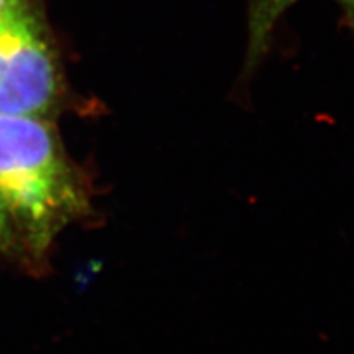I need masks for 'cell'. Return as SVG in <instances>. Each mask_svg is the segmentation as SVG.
I'll list each match as a JSON object with an SVG mask.
<instances>
[{
    "instance_id": "1",
    "label": "cell",
    "mask_w": 354,
    "mask_h": 354,
    "mask_svg": "<svg viewBox=\"0 0 354 354\" xmlns=\"http://www.w3.org/2000/svg\"><path fill=\"white\" fill-rule=\"evenodd\" d=\"M0 199L31 269L66 226L91 213L84 179L49 121L0 115Z\"/></svg>"
},
{
    "instance_id": "2",
    "label": "cell",
    "mask_w": 354,
    "mask_h": 354,
    "mask_svg": "<svg viewBox=\"0 0 354 354\" xmlns=\"http://www.w3.org/2000/svg\"><path fill=\"white\" fill-rule=\"evenodd\" d=\"M61 80L39 0H14L0 14V115L44 118Z\"/></svg>"
},
{
    "instance_id": "3",
    "label": "cell",
    "mask_w": 354,
    "mask_h": 354,
    "mask_svg": "<svg viewBox=\"0 0 354 354\" xmlns=\"http://www.w3.org/2000/svg\"><path fill=\"white\" fill-rule=\"evenodd\" d=\"M298 0H248V49L245 71H251L268 52L276 22Z\"/></svg>"
},
{
    "instance_id": "4",
    "label": "cell",
    "mask_w": 354,
    "mask_h": 354,
    "mask_svg": "<svg viewBox=\"0 0 354 354\" xmlns=\"http://www.w3.org/2000/svg\"><path fill=\"white\" fill-rule=\"evenodd\" d=\"M0 254L26 264L24 250H22L17 229L8 214V209L2 199H0Z\"/></svg>"
},
{
    "instance_id": "5",
    "label": "cell",
    "mask_w": 354,
    "mask_h": 354,
    "mask_svg": "<svg viewBox=\"0 0 354 354\" xmlns=\"http://www.w3.org/2000/svg\"><path fill=\"white\" fill-rule=\"evenodd\" d=\"M344 12L346 18L354 26V0H335Z\"/></svg>"
},
{
    "instance_id": "6",
    "label": "cell",
    "mask_w": 354,
    "mask_h": 354,
    "mask_svg": "<svg viewBox=\"0 0 354 354\" xmlns=\"http://www.w3.org/2000/svg\"><path fill=\"white\" fill-rule=\"evenodd\" d=\"M12 2H14V0H0V14H2L3 10Z\"/></svg>"
}]
</instances>
